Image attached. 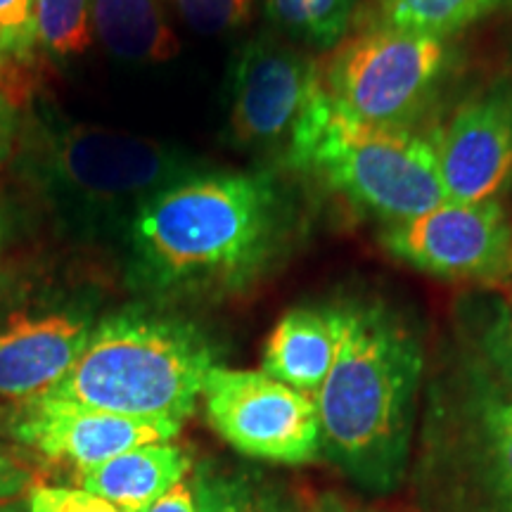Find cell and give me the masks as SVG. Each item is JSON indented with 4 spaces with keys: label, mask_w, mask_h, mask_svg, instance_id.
I'll use <instances>...</instances> for the list:
<instances>
[{
    "label": "cell",
    "mask_w": 512,
    "mask_h": 512,
    "mask_svg": "<svg viewBox=\"0 0 512 512\" xmlns=\"http://www.w3.org/2000/svg\"><path fill=\"white\" fill-rule=\"evenodd\" d=\"M91 22L98 41L119 60L166 62L181 50L162 0H93Z\"/></svg>",
    "instance_id": "16"
},
{
    "label": "cell",
    "mask_w": 512,
    "mask_h": 512,
    "mask_svg": "<svg viewBox=\"0 0 512 512\" xmlns=\"http://www.w3.org/2000/svg\"><path fill=\"white\" fill-rule=\"evenodd\" d=\"M143 512H195V496H192L190 479H185V482L178 484L176 489H171L169 494L159 498L155 505H150Z\"/></svg>",
    "instance_id": "27"
},
{
    "label": "cell",
    "mask_w": 512,
    "mask_h": 512,
    "mask_svg": "<svg viewBox=\"0 0 512 512\" xmlns=\"http://www.w3.org/2000/svg\"><path fill=\"white\" fill-rule=\"evenodd\" d=\"M280 169L320 183L380 228L446 202L432 133L351 117L325 88L294 133Z\"/></svg>",
    "instance_id": "5"
},
{
    "label": "cell",
    "mask_w": 512,
    "mask_h": 512,
    "mask_svg": "<svg viewBox=\"0 0 512 512\" xmlns=\"http://www.w3.org/2000/svg\"><path fill=\"white\" fill-rule=\"evenodd\" d=\"M432 138L446 202H503L512 183V72L460 98Z\"/></svg>",
    "instance_id": "10"
},
{
    "label": "cell",
    "mask_w": 512,
    "mask_h": 512,
    "mask_svg": "<svg viewBox=\"0 0 512 512\" xmlns=\"http://www.w3.org/2000/svg\"><path fill=\"white\" fill-rule=\"evenodd\" d=\"M358 3L361 0H264V12L292 43L330 53L354 29Z\"/></svg>",
    "instance_id": "18"
},
{
    "label": "cell",
    "mask_w": 512,
    "mask_h": 512,
    "mask_svg": "<svg viewBox=\"0 0 512 512\" xmlns=\"http://www.w3.org/2000/svg\"><path fill=\"white\" fill-rule=\"evenodd\" d=\"M202 403L211 430L242 456L304 465L323 453L316 399L264 370L214 366Z\"/></svg>",
    "instance_id": "9"
},
{
    "label": "cell",
    "mask_w": 512,
    "mask_h": 512,
    "mask_svg": "<svg viewBox=\"0 0 512 512\" xmlns=\"http://www.w3.org/2000/svg\"><path fill=\"white\" fill-rule=\"evenodd\" d=\"M192 31L202 36L233 34L252 19L254 0H166Z\"/></svg>",
    "instance_id": "22"
},
{
    "label": "cell",
    "mask_w": 512,
    "mask_h": 512,
    "mask_svg": "<svg viewBox=\"0 0 512 512\" xmlns=\"http://www.w3.org/2000/svg\"><path fill=\"white\" fill-rule=\"evenodd\" d=\"M377 242L396 264L479 290L512 283V216L503 202H444L382 226Z\"/></svg>",
    "instance_id": "8"
},
{
    "label": "cell",
    "mask_w": 512,
    "mask_h": 512,
    "mask_svg": "<svg viewBox=\"0 0 512 512\" xmlns=\"http://www.w3.org/2000/svg\"><path fill=\"white\" fill-rule=\"evenodd\" d=\"M34 48V0H0V57L27 60Z\"/></svg>",
    "instance_id": "23"
},
{
    "label": "cell",
    "mask_w": 512,
    "mask_h": 512,
    "mask_svg": "<svg viewBox=\"0 0 512 512\" xmlns=\"http://www.w3.org/2000/svg\"><path fill=\"white\" fill-rule=\"evenodd\" d=\"M344 339L313 396L323 453L370 494L399 489L411 460L425 351L418 330L382 299L347 302Z\"/></svg>",
    "instance_id": "2"
},
{
    "label": "cell",
    "mask_w": 512,
    "mask_h": 512,
    "mask_svg": "<svg viewBox=\"0 0 512 512\" xmlns=\"http://www.w3.org/2000/svg\"><path fill=\"white\" fill-rule=\"evenodd\" d=\"M95 328L88 306L41 302L0 320V399L31 401L48 394L74 368Z\"/></svg>",
    "instance_id": "12"
},
{
    "label": "cell",
    "mask_w": 512,
    "mask_h": 512,
    "mask_svg": "<svg viewBox=\"0 0 512 512\" xmlns=\"http://www.w3.org/2000/svg\"><path fill=\"white\" fill-rule=\"evenodd\" d=\"M344 304L294 306L266 339L261 370L273 380L316 396L330 375L344 339Z\"/></svg>",
    "instance_id": "13"
},
{
    "label": "cell",
    "mask_w": 512,
    "mask_h": 512,
    "mask_svg": "<svg viewBox=\"0 0 512 512\" xmlns=\"http://www.w3.org/2000/svg\"><path fill=\"white\" fill-rule=\"evenodd\" d=\"M323 88V60L309 48L273 34L252 38L230 72V143L280 164Z\"/></svg>",
    "instance_id": "7"
},
{
    "label": "cell",
    "mask_w": 512,
    "mask_h": 512,
    "mask_svg": "<svg viewBox=\"0 0 512 512\" xmlns=\"http://www.w3.org/2000/svg\"><path fill=\"white\" fill-rule=\"evenodd\" d=\"M93 0H34L36 46L53 57L83 55L93 43Z\"/></svg>",
    "instance_id": "20"
},
{
    "label": "cell",
    "mask_w": 512,
    "mask_h": 512,
    "mask_svg": "<svg viewBox=\"0 0 512 512\" xmlns=\"http://www.w3.org/2000/svg\"><path fill=\"white\" fill-rule=\"evenodd\" d=\"M256 512H309V501L278 484L256 486Z\"/></svg>",
    "instance_id": "25"
},
{
    "label": "cell",
    "mask_w": 512,
    "mask_h": 512,
    "mask_svg": "<svg viewBox=\"0 0 512 512\" xmlns=\"http://www.w3.org/2000/svg\"><path fill=\"white\" fill-rule=\"evenodd\" d=\"M309 512H351V510H349V505L344 503L337 494L325 491V494H318L311 498Z\"/></svg>",
    "instance_id": "29"
},
{
    "label": "cell",
    "mask_w": 512,
    "mask_h": 512,
    "mask_svg": "<svg viewBox=\"0 0 512 512\" xmlns=\"http://www.w3.org/2000/svg\"><path fill=\"white\" fill-rule=\"evenodd\" d=\"M302 202L280 166L195 171L131 221L128 280L162 304L226 302L254 290L304 238Z\"/></svg>",
    "instance_id": "1"
},
{
    "label": "cell",
    "mask_w": 512,
    "mask_h": 512,
    "mask_svg": "<svg viewBox=\"0 0 512 512\" xmlns=\"http://www.w3.org/2000/svg\"><path fill=\"white\" fill-rule=\"evenodd\" d=\"M460 396L477 453L494 477L505 510L512 512V392L475 354L465 363Z\"/></svg>",
    "instance_id": "15"
},
{
    "label": "cell",
    "mask_w": 512,
    "mask_h": 512,
    "mask_svg": "<svg viewBox=\"0 0 512 512\" xmlns=\"http://www.w3.org/2000/svg\"><path fill=\"white\" fill-rule=\"evenodd\" d=\"M214 366V349L195 323L126 306L95 323L79 361L43 396L183 425Z\"/></svg>",
    "instance_id": "4"
},
{
    "label": "cell",
    "mask_w": 512,
    "mask_h": 512,
    "mask_svg": "<svg viewBox=\"0 0 512 512\" xmlns=\"http://www.w3.org/2000/svg\"><path fill=\"white\" fill-rule=\"evenodd\" d=\"M460 69L456 38L373 24L351 31L323 60V86L339 110L380 126L418 128Z\"/></svg>",
    "instance_id": "6"
},
{
    "label": "cell",
    "mask_w": 512,
    "mask_h": 512,
    "mask_svg": "<svg viewBox=\"0 0 512 512\" xmlns=\"http://www.w3.org/2000/svg\"><path fill=\"white\" fill-rule=\"evenodd\" d=\"M27 512H124L105 498L74 486L38 484L29 491Z\"/></svg>",
    "instance_id": "24"
},
{
    "label": "cell",
    "mask_w": 512,
    "mask_h": 512,
    "mask_svg": "<svg viewBox=\"0 0 512 512\" xmlns=\"http://www.w3.org/2000/svg\"><path fill=\"white\" fill-rule=\"evenodd\" d=\"M351 512H377V510H351Z\"/></svg>",
    "instance_id": "31"
},
{
    "label": "cell",
    "mask_w": 512,
    "mask_h": 512,
    "mask_svg": "<svg viewBox=\"0 0 512 512\" xmlns=\"http://www.w3.org/2000/svg\"><path fill=\"white\" fill-rule=\"evenodd\" d=\"M15 133H17V117L15 110L8 105V100L0 95V162L12 152L15 145Z\"/></svg>",
    "instance_id": "28"
},
{
    "label": "cell",
    "mask_w": 512,
    "mask_h": 512,
    "mask_svg": "<svg viewBox=\"0 0 512 512\" xmlns=\"http://www.w3.org/2000/svg\"><path fill=\"white\" fill-rule=\"evenodd\" d=\"M0 512H27L22 508V505H17L15 501H8V503H0Z\"/></svg>",
    "instance_id": "30"
},
{
    "label": "cell",
    "mask_w": 512,
    "mask_h": 512,
    "mask_svg": "<svg viewBox=\"0 0 512 512\" xmlns=\"http://www.w3.org/2000/svg\"><path fill=\"white\" fill-rule=\"evenodd\" d=\"M190 453L174 441L136 446L81 475V489L124 512H143L185 482Z\"/></svg>",
    "instance_id": "14"
},
{
    "label": "cell",
    "mask_w": 512,
    "mask_h": 512,
    "mask_svg": "<svg viewBox=\"0 0 512 512\" xmlns=\"http://www.w3.org/2000/svg\"><path fill=\"white\" fill-rule=\"evenodd\" d=\"M510 304H512V302H510Z\"/></svg>",
    "instance_id": "32"
},
{
    "label": "cell",
    "mask_w": 512,
    "mask_h": 512,
    "mask_svg": "<svg viewBox=\"0 0 512 512\" xmlns=\"http://www.w3.org/2000/svg\"><path fill=\"white\" fill-rule=\"evenodd\" d=\"M195 512H256V484L245 472L202 463L190 477Z\"/></svg>",
    "instance_id": "21"
},
{
    "label": "cell",
    "mask_w": 512,
    "mask_h": 512,
    "mask_svg": "<svg viewBox=\"0 0 512 512\" xmlns=\"http://www.w3.org/2000/svg\"><path fill=\"white\" fill-rule=\"evenodd\" d=\"M512 15V0H377L375 24L437 38H456L486 19Z\"/></svg>",
    "instance_id": "17"
},
{
    "label": "cell",
    "mask_w": 512,
    "mask_h": 512,
    "mask_svg": "<svg viewBox=\"0 0 512 512\" xmlns=\"http://www.w3.org/2000/svg\"><path fill=\"white\" fill-rule=\"evenodd\" d=\"M181 427L174 420L131 418L53 396L24 401L12 415L17 441L81 475L136 446L174 441Z\"/></svg>",
    "instance_id": "11"
},
{
    "label": "cell",
    "mask_w": 512,
    "mask_h": 512,
    "mask_svg": "<svg viewBox=\"0 0 512 512\" xmlns=\"http://www.w3.org/2000/svg\"><path fill=\"white\" fill-rule=\"evenodd\" d=\"M22 145L31 183L69 228L88 235L128 228L157 192L202 169L159 140L60 119L38 121Z\"/></svg>",
    "instance_id": "3"
},
{
    "label": "cell",
    "mask_w": 512,
    "mask_h": 512,
    "mask_svg": "<svg viewBox=\"0 0 512 512\" xmlns=\"http://www.w3.org/2000/svg\"><path fill=\"white\" fill-rule=\"evenodd\" d=\"M463 309L477 358L512 392V304L484 290L465 299Z\"/></svg>",
    "instance_id": "19"
},
{
    "label": "cell",
    "mask_w": 512,
    "mask_h": 512,
    "mask_svg": "<svg viewBox=\"0 0 512 512\" xmlns=\"http://www.w3.org/2000/svg\"><path fill=\"white\" fill-rule=\"evenodd\" d=\"M31 484L29 470L17 458H12L8 451L0 448V503L15 501L19 494Z\"/></svg>",
    "instance_id": "26"
}]
</instances>
